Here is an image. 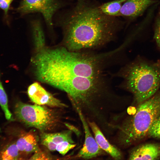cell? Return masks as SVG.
Returning a JSON list of instances; mask_svg holds the SVG:
<instances>
[{
  "label": "cell",
  "instance_id": "cell-15",
  "mask_svg": "<svg viewBox=\"0 0 160 160\" xmlns=\"http://www.w3.org/2000/svg\"><path fill=\"white\" fill-rule=\"evenodd\" d=\"M19 156L20 151L16 142L8 145L0 152V160H17Z\"/></svg>",
  "mask_w": 160,
  "mask_h": 160
},
{
  "label": "cell",
  "instance_id": "cell-20",
  "mask_svg": "<svg viewBox=\"0 0 160 160\" xmlns=\"http://www.w3.org/2000/svg\"><path fill=\"white\" fill-rule=\"evenodd\" d=\"M31 159H49L45 154L40 150L34 153L31 157Z\"/></svg>",
  "mask_w": 160,
  "mask_h": 160
},
{
  "label": "cell",
  "instance_id": "cell-19",
  "mask_svg": "<svg viewBox=\"0 0 160 160\" xmlns=\"http://www.w3.org/2000/svg\"><path fill=\"white\" fill-rule=\"evenodd\" d=\"M14 0H0V8L4 12L6 16H7L10 5Z\"/></svg>",
  "mask_w": 160,
  "mask_h": 160
},
{
  "label": "cell",
  "instance_id": "cell-8",
  "mask_svg": "<svg viewBox=\"0 0 160 160\" xmlns=\"http://www.w3.org/2000/svg\"><path fill=\"white\" fill-rule=\"evenodd\" d=\"M82 123L85 133V140L83 147L77 155V157L89 159L97 157L102 152V150L97 144L91 134L88 123L82 113L81 110L76 108Z\"/></svg>",
  "mask_w": 160,
  "mask_h": 160
},
{
  "label": "cell",
  "instance_id": "cell-6",
  "mask_svg": "<svg viewBox=\"0 0 160 160\" xmlns=\"http://www.w3.org/2000/svg\"><path fill=\"white\" fill-rule=\"evenodd\" d=\"M72 132L67 130L55 133L44 132L41 135V144L51 151H56L64 155L76 146Z\"/></svg>",
  "mask_w": 160,
  "mask_h": 160
},
{
  "label": "cell",
  "instance_id": "cell-2",
  "mask_svg": "<svg viewBox=\"0 0 160 160\" xmlns=\"http://www.w3.org/2000/svg\"><path fill=\"white\" fill-rule=\"evenodd\" d=\"M124 85L133 95L137 105L154 95L160 87V69L155 64L137 60L125 68Z\"/></svg>",
  "mask_w": 160,
  "mask_h": 160
},
{
  "label": "cell",
  "instance_id": "cell-12",
  "mask_svg": "<svg viewBox=\"0 0 160 160\" xmlns=\"http://www.w3.org/2000/svg\"><path fill=\"white\" fill-rule=\"evenodd\" d=\"M20 152L28 154L40 150L39 147L37 138L31 132H28L21 136L16 142Z\"/></svg>",
  "mask_w": 160,
  "mask_h": 160
},
{
  "label": "cell",
  "instance_id": "cell-4",
  "mask_svg": "<svg viewBox=\"0 0 160 160\" xmlns=\"http://www.w3.org/2000/svg\"><path fill=\"white\" fill-rule=\"evenodd\" d=\"M14 113L17 119L27 126L42 131L51 129L58 120L56 114L46 107L20 101L16 103Z\"/></svg>",
  "mask_w": 160,
  "mask_h": 160
},
{
  "label": "cell",
  "instance_id": "cell-5",
  "mask_svg": "<svg viewBox=\"0 0 160 160\" xmlns=\"http://www.w3.org/2000/svg\"><path fill=\"white\" fill-rule=\"evenodd\" d=\"M62 6V4L56 0H22L17 11L23 15L36 12L41 13L51 29L53 16Z\"/></svg>",
  "mask_w": 160,
  "mask_h": 160
},
{
  "label": "cell",
  "instance_id": "cell-3",
  "mask_svg": "<svg viewBox=\"0 0 160 160\" xmlns=\"http://www.w3.org/2000/svg\"><path fill=\"white\" fill-rule=\"evenodd\" d=\"M137 105L135 113L120 128V140L124 146H130L147 137L151 125L160 115V90Z\"/></svg>",
  "mask_w": 160,
  "mask_h": 160
},
{
  "label": "cell",
  "instance_id": "cell-11",
  "mask_svg": "<svg viewBox=\"0 0 160 160\" xmlns=\"http://www.w3.org/2000/svg\"><path fill=\"white\" fill-rule=\"evenodd\" d=\"M87 123L94 134L95 138L97 144L100 148L114 159H121V155L120 152L108 142L97 124L94 122L89 120Z\"/></svg>",
  "mask_w": 160,
  "mask_h": 160
},
{
  "label": "cell",
  "instance_id": "cell-14",
  "mask_svg": "<svg viewBox=\"0 0 160 160\" xmlns=\"http://www.w3.org/2000/svg\"><path fill=\"white\" fill-rule=\"evenodd\" d=\"M126 0H114L100 5L101 10L105 14L111 17L120 16L122 5Z\"/></svg>",
  "mask_w": 160,
  "mask_h": 160
},
{
  "label": "cell",
  "instance_id": "cell-13",
  "mask_svg": "<svg viewBox=\"0 0 160 160\" xmlns=\"http://www.w3.org/2000/svg\"><path fill=\"white\" fill-rule=\"evenodd\" d=\"M31 23L35 48L38 51L45 47L44 34L41 23L39 20H34Z\"/></svg>",
  "mask_w": 160,
  "mask_h": 160
},
{
  "label": "cell",
  "instance_id": "cell-16",
  "mask_svg": "<svg viewBox=\"0 0 160 160\" xmlns=\"http://www.w3.org/2000/svg\"><path fill=\"white\" fill-rule=\"evenodd\" d=\"M0 106L4 113L6 118L8 120H11L12 115L9 108L7 95L0 81Z\"/></svg>",
  "mask_w": 160,
  "mask_h": 160
},
{
  "label": "cell",
  "instance_id": "cell-7",
  "mask_svg": "<svg viewBox=\"0 0 160 160\" xmlns=\"http://www.w3.org/2000/svg\"><path fill=\"white\" fill-rule=\"evenodd\" d=\"M27 92L30 100L35 104L60 108L67 107V105L46 91L38 82L30 85L28 88Z\"/></svg>",
  "mask_w": 160,
  "mask_h": 160
},
{
  "label": "cell",
  "instance_id": "cell-17",
  "mask_svg": "<svg viewBox=\"0 0 160 160\" xmlns=\"http://www.w3.org/2000/svg\"><path fill=\"white\" fill-rule=\"evenodd\" d=\"M147 137L160 139V115L151 125L148 131Z\"/></svg>",
  "mask_w": 160,
  "mask_h": 160
},
{
  "label": "cell",
  "instance_id": "cell-21",
  "mask_svg": "<svg viewBox=\"0 0 160 160\" xmlns=\"http://www.w3.org/2000/svg\"><path fill=\"white\" fill-rule=\"evenodd\" d=\"M154 64L160 69V59L158 60L157 62Z\"/></svg>",
  "mask_w": 160,
  "mask_h": 160
},
{
  "label": "cell",
  "instance_id": "cell-22",
  "mask_svg": "<svg viewBox=\"0 0 160 160\" xmlns=\"http://www.w3.org/2000/svg\"><path fill=\"white\" fill-rule=\"evenodd\" d=\"M1 132V129L0 128V132Z\"/></svg>",
  "mask_w": 160,
  "mask_h": 160
},
{
  "label": "cell",
  "instance_id": "cell-1",
  "mask_svg": "<svg viewBox=\"0 0 160 160\" xmlns=\"http://www.w3.org/2000/svg\"><path fill=\"white\" fill-rule=\"evenodd\" d=\"M64 41L69 51L78 52L102 46L114 39L124 22L107 15L91 0H77L60 20Z\"/></svg>",
  "mask_w": 160,
  "mask_h": 160
},
{
  "label": "cell",
  "instance_id": "cell-9",
  "mask_svg": "<svg viewBox=\"0 0 160 160\" xmlns=\"http://www.w3.org/2000/svg\"><path fill=\"white\" fill-rule=\"evenodd\" d=\"M156 2L155 0H126L122 5L120 16L134 19L141 16L147 8Z\"/></svg>",
  "mask_w": 160,
  "mask_h": 160
},
{
  "label": "cell",
  "instance_id": "cell-18",
  "mask_svg": "<svg viewBox=\"0 0 160 160\" xmlns=\"http://www.w3.org/2000/svg\"><path fill=\"white\" fill-rule=\"evenodd\" d=\"M153 37L160 48V11L158 13L155 20Z\"/></svg>",
  "mask_w": 160,
  "mask_h": 160
},
{
  "label": "cell",
  "instance_id": "cell-10",
  "mask_svg": "<svg viewBox=\"0 0 160 160\" xmlns=\"http://www.w3.org/2000/svg\"><path fill=\"white\" fill-rule=\"evenodd\" d=\"M129 160H157L160 159V144L146 143L138 145L130 151Z\"/></svg>",
  "mask_w": 160,
  "mask_h": 160
}]
</instances>
